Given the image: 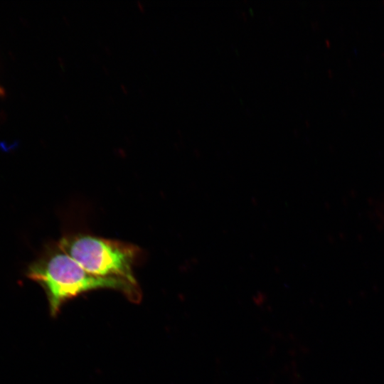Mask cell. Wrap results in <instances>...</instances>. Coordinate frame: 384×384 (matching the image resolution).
I'll use <instances>...</instances> for the list:
<instances>
[{"label":"cell","mask_w":384,"mask_h":384,"mask_svg":"<svg viewBox=\"0 0 384 384\" xmlns=\"http://www.w3.org/2000/svg\"><path fill=\"white\" fill-rule=\"evenodd\" d=\"M26 274L43 289L53 316L66 301L99 289L119 290L134 301L140 297L137 284L89 273L66 254L58 242L46 245L27 267Z\"/></svg>","instance_id":"6da1fadb"},{"label":"cell","mask_w":384,"mask_h":384,"mask_svg":"<svg viewBox=\"0 0 384 384\" xmlns=\"http://www.w3.org/2000/svg\"><path fill=\"white\" fill-rule=\"evenodd\" d=\"M57 242L89 273L137 284L133 271L141 256L137 246L85 233L66 235Z\"/></svg>","instance_id":"7a4b0ae2"},{"label":"cell","mask_w":384,"mask_h":384,"mask_svg":"<svg viewBox=\"0 0 384 384\" xmlns=\"http://www.w3.org/2000/svg\"><path fill=\"white\" fill-rule=\"evenodd\" d=\"M4 94V90L0 86V95H2Z\"/></svg>","instance_id":"3957f363"}]
</instances>
